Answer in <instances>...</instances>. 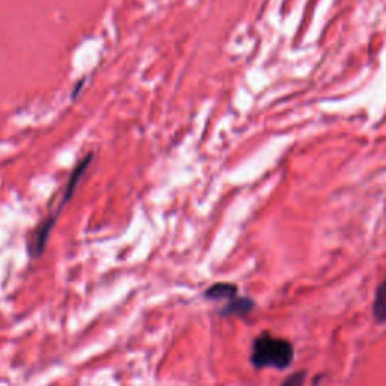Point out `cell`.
<instances>
[{
    "instance_id": "5",
    "label": "cell",
    "mask_w": 386,
    "mask_h": 386,
    "mask_svg": "<svg viewBox=\"0 0 386 386\" xmlns=\"http://www.w3.org/2000/svg\"><path fill=\"white\" fill-rule=\"evenodd\" d=\"M305 379H306V372L305 371H297V372H294V375H291L290 377L285 379L282 386H304Z\"/></svg>"
},
{
    "instance_id": "4",
    "label": "cell",
    "mask_w": 386,
    "mask_h": 386,
    "mask_svg": "<svg viewBox=\"0 0 386 386\" xmlns=\"http://www.w3.org/2000/svg\"><path fill=\"white\" fill-rule=\"evenodd\" d=\"M372 314H375L377 323L386 321V277L376 291L375 304H372Z\"/></svg>"
},
{
    "instance_id": "1",
    "label": "cell",
    "mask_w": 386,
    "mask_h": 386,
    "mask_svg": "<svg viewBox=\"0 0 386 386\" xmlns=\"http://www.w3.org/2000/svg\"><path fill=\"white\" fill-rule=\"evenodd\" d=\"M294 348L289 340L277 338L264 332L258 335L252 344L251 364L255 368L285 370L293 363Z\"/></svg>"
},
{
    "instance_id": "3",
    "label": "cell",
    "mask_w": 386,
    "mask_h": 386,
    "mask_svg": "<svg viewBox=\"0 0 386 386\" xmlns=\"http://www.w3.org/2000/svg\"><path fill=\"white\" fill-rule=\"evenodd\" d=\"M255 308V302L252 299L249 297H234L231 299L230 302H227L225 308L220 311V314L223 317H230V316H235V317H246L251 314V311Z\"/></svg>"
},
{
    "instance_id": "2",
    "label": "cell",
    "mask_w": 386,
    "mask_h": 386,
    "mask_svg": "<svg viewBox=\"0 0 386 386\" xmlns=\"http://www.w3.org/2000/svg\"><path fill=\"white\" fill-rule=\"evenodd\" d=\"M237 285L231 282H216L204 291V297L215 302H230L231 299L237 297Z\"/></svg>"
}]
</instances>
